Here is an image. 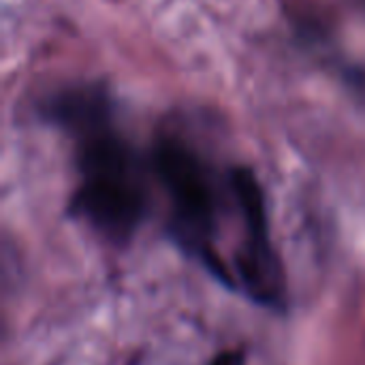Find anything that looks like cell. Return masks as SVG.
Returning <instances> with one entry per match:
<instances>
[{
  "label": "cell",
  "mask_w": 365,
  "mask_h": 365,
  "mask_svg": "<svg viewBox=\"0 0 365 365\" xmlns=\"http://www.w3.org/2000/svg\"><path fill=\"white\" fill-rule=\"evenodd\" d=\"M231 190L242 216V242L231 259L233 289L269 310H284L287 278L274 250L265 197L248 169H233Z\"/></svg>",
  "instance_id": "3957f363"
},
{
  "label": "cell",
  "mask_w": 365,
  "mask_h": 365,
  "mask_svg": "<svg viewBox=\"0 0 365 365\" xmlns=\"http://www.w3.org/2000/svg\"><path fill=\"white\" fill-rule=\"evenodd\" d=\"M154 171L169 197L173 242L222 284L231 287L229 263L216 244L218 197L203 160L186 143L163 139L154 150Z\"/></svg>",
  "instance_id": "7a4b0ae2"
},
{
  "label": "cell",
  "mask_w": 365,
  "mask_h": 365,
  "mask_svg": "<svg viewBox=\"0 0 365 365\" xmlns=\"http://www.w3.org/2000/svg\"><path fill=\"white\" fill-rule=\"evenodd\" d=\"M210 365H244V355L240 351H225Z\"/></svg>",
  "instance_id": "277c9868"
},
{
  "label": "cell",
  "mask_w": 365,
  "mask_h": 365,
  "mask_svg": "<svg viewBox=\"0 0 365 365\" xmlns=\"http://www.w3.org/2000/svg\"><path fill=\"white\" fill-rule=\"evenodd\" d=\"M77 137L79 186L71 212L113 244L128 242L148 212V195L135 150L113 128L111 103L98 96L64 122Z\"/></svg>",
  "instance_id": "6da1fadb"
}]
</instances>
